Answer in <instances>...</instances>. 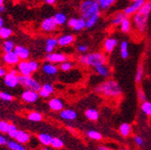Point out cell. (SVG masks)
<instances>
[{"instance_id": "7bdbcfd3", "label": "cell", "mask_w": 151, "mask_h": 150, "mask_svg": "<svg viewBox=\"0 0 151 150\" xmlns=\"http://www.w3.org/2000/svg\"><path fill=\"white\" fill-rule=\"evenodd\" d=\"M137 95H138L139 100L141 103L147 101V95H146L145 92H144L141 88H139V89H138V91H137Z\"/></svg>"}, {"instance_id": "83f0119b", "label": "cell", "mask_w": 151, "mask_h": 150, "mask_svg": "<svg viewBox=\"0 0 151 150\" xmlns=\"http://www.w3.org/2000/svg\"><path fill=\"white\" fill-rule=\"evenodd\" d=\"M128 42L127 41H123L122 42L121 45H120V50H121V57L122 59H127L129 57V50H128Z\"/></svg>"}, {"instance_id": "5bb4252c", "label": "cell", "mask_w": 151, "mask_h": 150, "mask_svg": "<svg viewBox=\"0 0 151 150\" xmlns=\"http://www.w3.org/2000/svg\"><path fill=\"white\" fill-rule=\"evenodd\" d=\"M60 116L61 119L65 120V121H74L77 119V112L73 110L70 109H66V110H62L60 113Z\"/></svg>"}, {"instance_id": "ab89813d", "label": "cell", "mask_w": 151, "mask_h": 150, "mask_svg": "<svg viewBox=\"0 0 151 150\" xmlns=\"http://www.w3.org/2000/svg\"><path fill=\"white\" fill-rule=\"evenodd\" d=\"M143 75H144V69H143V67L141 65H139L138 67V69H137V72H136V76H135V81L137 83H139L143 78Z\"/></svg>"}, {"instance_id": "ac0fdd59", "label": "cell", "mask_w": 151, "mask_h": 150, "mask_svg": "<svg viewBox=\"0 0 151 150\" xmlns=\"http://www.w3.org/2000/svg\"><path fill=\"white\" fill-rule=\"evenodd\" d=\"M118 44V40L117 39H114V38H107L105 39L104 41V50L108 53L111 52L114 48L117 46Z\"/></svg>"}, {"instance_id": "60d3db41", "label": "cell", "mask_w": 151, "mask_h": 150, "mask_svg": "<svg viewBox=\"0 0 151 150\" xmlns=\"http://www.w3.org/2000/svg\"><path fill=\"white\" fill-rule=\"evenodd\" d=\"M17 132H18V128L14 124H10L9 125V128H8V135L12 138V139H15L16 135H17Z\"/></svg>"}, {"instance_id": "9c48e42d", "label": "cell", "mask_w": 151, "mask_h": 150, "mask_svg": "<svg viewBox=\"0 0 151 150\" xmlns=\"http://www.w3.org/2000/svg\"><path fill=\"white\" fill-rule=\"evenodd\" d=\"M21 96L24 102L32 103H35L38 100V98H39V93L33 92L31 90H25L24 92H23Z\"/></svg>"}, {"instance_id": "7dc6e473", "label": "cell", "mask_w": 151, "mask_h": 150, "mask_svg": "<svg viewBox=\"0 0 151 150\" xmlns=\"http://www.w3.org/2000/svg\"><path fill=\"white\" fill-rule=\"evenodd\" d=\"M134 142H135V144H136L137 146H143V144H144L143 139H142L141 137H139V136L134 137Z\"/></svg>"}, {"instance_id": "f907efd6", "label": "cell", "mask_w": 151, "mask_h": 150, "mask_svg": "<svg viewBox=\"0 0 151 150\" xmlns=\"http://www.w3.org/2000/svg\"><path fill=\"white\" fill-rule=\"evenodd\" d=\"M6 70L2 67H0V77H6Z\"/></svg>"}, {"instance_id": "680465c9", "label": "cell", "mask_w": 151, "mask_h": 150, "mask_svg": "<svg viewBox=\"0 0 151 150\" xmlns=\"http://www.w3.org/2000/svg\"><path fill=\"white\" fill-rule=\"evenodd\" d=\"M121 150H129V149H126V148H122V149H121Z\"/></svg>"}, {"instance_id": "74e56055", "label": "cell", "mask_w": 151, "mask_h": 150, "mask_svg": "<svg viewBox=\"0 0 151 150\" xmlns=\"http://www.w3.org/2000/svg\"><path fill=\"white\" fill-rule=\"evenodd\" d=\"M14 48H15V46H14V42H13V41H9V40H7V41H6V42H4V44H3V49H4V50H5V52H6V53H8V52H12V51H14Z\"/></svg>"}, {"instance_id": "bcb514c9", "label": "cell", "mask_w": 151, "mask_h": 150, "mask_svg": "<svg viewBox=\"0 0 151 150\" xmlns=\"http://www.w3.org/2000/svg\"><path fill=\"white\" fill-rule=\"evenodd\" d=\"M28 63H29V67H30L32 73L36 72L38 70V68H39V63L35 60H30V61H28Z\"/></svg>"}, {"instance_id": "8d00e7d4", "label": "cell", "mask_w": 151, "mask_h": 150, "mask_svg": "<svg viewBox=\"0 0 151 150\" xmlns=\"http://www.w3.org/2000/svg\"><path fill=\"white\" fill-rule=\"evenodd\" d=\"M12 34H13V31L10 28L3 27L0 30V38L2 39H8Z\"/></svg>"}, {"instance_id": "f6af8a7d", "label": "cell", "mask_w": 151, "mask_h": 150, "mask_svg": "<svg viewBox=\"0 0 151 150\" xmlns=\"http://www.w3.org/2000/svg\"><path fill=\"white\" fill-rule=\"evenodd\" d=\"M0 99L3 100V101L10 102V101H12L14 98H13V96L10 95V93H6V92H1V93H0Z\"/></svg>"}, {"instance_id": "7c38bea8", "label": "cell", "mask_w": 151, "mask_h": 150, "mask_svg": "<svg viewBox=\"0 0 151 150\" xmlns=\"http://www.w3.org/2000/svg\"><path fill=\"white\" fill-rule=\"evenodd\" d=\"M14 53L18 56V58L22 60V61L27 60L30 56V51L28 49H26L24 46H15L14 48Z\"/></svg>"}, {"instance_id": "4dcf8cb0", "label": "cell", "mask_w": 151, "mask_h": 150, "mask_svg": "<svg viewBox=\"0 0 151 150\" xmlns=\"http://www.w3.org/2000/svg\"><path fill=\"white\" fill-rule=\"evenodd\" d=\"M126 16L124 15L123 13H117L116 14H114V16L112 17L111 19V24L112 25H121L122 22L123 21V19Z\"/></svg>"}, {"instance_id": "30bf717a", "label": "cell", "mask_w": 151, "mask_h": 150, "mask_svg": "<svg viewBox=\"0 0 151 150\" xmlns=\"http://www.w3.org/2000/svg\"><path fill=\"white\" fill-rule=\"evenodd\" d=\"M41 27L45 32H52L57 28V24L53 19V17H48L43 20L41 24Z\"/></svg>"}, {"instance_id": "277c9868", "label": "cell", "mask_w": 151, "mask_h": 150, "mask_svg": "<svg viewBox=\"0 0 151 150\" xmlns=\"http://www.w3.org/2000/svg\"><path fill=\"white\" fill-rule=\"evenodd\" d=\"M100 10L98 0H85L79 6L82 18L86 21L93 15L100 14Z\"/></svg>"}, {"instance_id": "d4e9b609", "label": "cell", "mask_w": 151, "mask_h": 150, "mask_svg": "<svg viewBox=\"0 0 151 150\" xmlns=\"http://www.w3.org/2000/svg\"><path fill=\"white\" fill-rule=\"evenodd\" d=\"M53 19L57 25H63L67 23V16L63 13H57L53 16Z\"/></svg>"}, {"instance_id": "ffe728a7", "label": "cell", "mask_w": 151, "mask_h": 150, "mask_svg": "<svg viewBox=\"0 0 151 150\" xmlns=\"http://www.w3.org/2000/svg\"><path fill=\"white\" fill-rule=\"evenodd\" d=\"M94 70L99 75V76L103 77V78H109L111 76V68L106 65H100L94 67Z\"/></svg>"}, {"instance_id": "484cf974", "label": "cell", "mask_w": 151, "mask_h": 150, "mask_svg": "<svg viewBox=\"0 0 151 150\" xmlns=\"http://www.w3.org/2000/svg\"><path fill=\"white\" fill-rule=\"evenodd\" d=\"M38 139H39L40 142L44 145V146H50L51 144V140H52V137L50 134L47 133H41L38 135Z\"/></svg>"}, {"instance_id": "ba28073f", "label": "cell", "mask_w": 151, "mask_h": 150, "mask_svg": "<svg viewBox=\"0 0 151 150\" xmlns=\"http://www.w3.org/2000/svg\"><path fill=\"white\" fill-rule=\"evenodd\" d=\"M45 59L50 63H63L68 60L66 55L59 52H52L50 54H48Z\"/></svg>"}, {"instance_id": "c3c4849f", "label": "cell", "mask_w": 151, "mask_h": 150, "mask_svg": "<svg viewBox=\"0 0 151 150\" xmlns=\"http://www.w3.org/2000/svg\"><path fill=\"white\" fill-rule=\"evenodd\" d=\"M87 50H88V47H87L86 45L81 44V45H78V50L79 52L85 53V52L87 51Z\"/></svg>"}, {"instance_id": "db71d44e", "label": "cell", "mask_w": 151, "mask_h": 150, "mask_svg": "<svg viewBox=\"0 0 151 150\" xmlns=\"http://www.w3.org/2000/svg\"><path fill=\"white\" fill-rule=\"evenodd\" d=\"M46 3H47V4H49V5H53V4H55V3H56V1H55V0H47Z\"/></svg>"}, {"instance_id": "d6986e66", "label": "cell", "mask_w": 151, "mask_h": 150, "mask_svg": "<svg viewBox=\"0 0 151 150\" xmlns=\"http://www.w3.org/2000/svg\"><path fill=\"white\" fill-rule=\"evenodd\" d=\"M75 41V37L72 34H66L63 35L58 39V43L59 45L65 47V46H68L70 44H72Z\"/></svg>"}, {"instance_id": "8fae6325", "label": "cell", "mask_w": 151, "mask_h": 150, "mask_svg": "<svg viewBox=\"0 0 151 150\" xmlns=\"http://www.w3.org/2000/svg\"><path fill=\"white\" fill-rule=\"evenodd\" d=\"M5 84L6 86L10 88H14L19 85V80H18V76L17 75H13V74H6L5 77Z\"/></svg>"}, {"instance_id": "ee69618b", "label": "cell", "mask_w": 151, "mask_h": 150, "mask_svg": "<svg viewBox=\"0 0 151 150\" xmlns=\"http://www.w3.org/2000/svg\"><path fill=\"white\" fill-rule=\"evenodd\" d=\"M9 123L4 121H1L0 122V131L2 133H7L8 132V128H9Z\"/></svg>"}, {"instance_id": "1f68e13d", "label": "cell", "mask_w": 151, "mask_h": 150, "mask_svg": "<svg viewBox=\"0 0 151 150\" xmlns=\"http://www.w3.org/2000/svg\"><path fill=\"white\" fill-rule=\"evenodd\" d=\"M99 17H100V14H96V15L92 16L91 18H89L88 20H86V28L90 29V28L93 27L97 23V21L99 20Z\"/></svg>"}, {"instance_id": "7402d4cb", "label": "cell", "mask_w": 151, "mask_h": 150, "mask_svg": "<svg viewBox=\"0 0 151 150\" xmlns=\"http://www.w3.org/2000/svg\"><path fill=\"white\" fill-rule=\"evenodd\" d=\"M42 71L49 76H53L58 73V67L51 63H46L42 66Z\"/></svg>"}, {"instance_id": "f1b7e54d", "label": "cell", "mask_w": 151, "mask_h": 150, "mask_svg": "<svg viewBox=\"0 0 151 150\" xmlns=\"http://www.w3.org/2000/svg\"><path fill=\"white\" fill-rule=\"evenodd\" d=\"M120 133L123 137H128L131 132V126L128 123H122L120 126Z\"/></svg>"}, {"instance_id": "6da1fadb", "label": "cell", "mask_w": 151, "mask_h": 150, "mask_svg": "<svg viewBox=\"0 0 151 150\" xmlns=\"http://www.w3.org/2000/svg\"><path fill=\"white\" fill-rule=\"evenodd\" d=\"M151 13V1H146L142 7L134 14L133 22L135 28L139 32H144L147 29V19Z\"/></svg>"}, {"instance_id": "6f0895ef", "label": "cell", "mask_w": 151, "mask_h": 150, "mask_svg": "<svg viewBox=\"0 0 151 150\" xmlns=\"http://www.w3.org/2000/svg\"><path fill=\"white\" fill-rule=\"evenodd\" d=\"M4 5V1L3 0H0V6H3Z\"/></svg>"}, {"instance_id": "91938a15", "label": "cell", "mask_w": 151, "mask_h": 150, "mask_svg": "<svg viewBox=\"0 0 151 150\" xmlns=\"http://www.w3.org/2000/svg\"><path fill=\"white\" fill-rule=\"evenodd\" d=\"M42 150H49V149H47V148H43Z\"/></svg>"}, {"instance_id": "cb8c5ba5", "label": "cell", "mask_w": 151, "mask_h": 150, "mask_svg": "<svg viewBox=\"0 0 151 150\" xmlns=\"http://www.w3.org/2000/svg\"><path fill=\"white\" fill-rule=\"evenodd\" d=\"M85 115H86V117L89 121H97L98 118H99V112H98V111H96V109H88V110L86 111Z\"/></svg>"}, {"instance_id": "8992f818", "label": "cell", "mask_w": 151, "mask_h": 150, "mask_svg": "<svg viewBox=\"0 0 151 150\" xmlns=\"http://www.w3.org/2000/svg\"><path fill=\"white\" fill-rule=\"evenodd\" d=\"M145 2L146 1H144V0H135V1H133L129 6H127L124 9V11H123L124 15L129 16L131 14H135L142 7V6L145 4Z\"/></svg>"}, {"instance_id": "e575fe53", "label": "cell", "mask_w": 151, "mask_h": 150, "mask_svg": "<svg viewBox=\"0 0 151 150\" xmlns=\"http://www.w3.org/2000/svg\"><path fill=\"white\" fill-rule=\"evenodd\" d=\"M141 111L146 115L151 117V103L147 101L141 103Z\"/></svg>"}, {"instance_id": "11a10c76", "label": "cell", "mask_w": 151, "mask_h": 150, "mask_svg": "<svg viewBox=\"0 0 151 150\" xmlns=\"http://www.w3.org/2000/svg\"><path fill=\"white\" fill-rule=\"evenodd\" d=\"M6 11V6L3 5V6H0V12L1 13H4Z\"/></svg>"}, {"instance_id": "5b68a950", "label": "cell", "mask_w": 151, "mask_h": 150, "mask_svg": "<svg viewBox=\"0 0 151 150\" xmlns=\"http://www.w3.org/2000/svg\"><path fill=\"white\" fill-rule=\"evenodd\" d=\"M18 80H19V84L26 87L27 90H31L38 93L42 89V85L35 79L32 78L31 77H24L20 75V76H18Z\"/></svg>"}, {"instance_id": "9a60e30c", "label": "cell", "mask_w": 151, "mask_h": 150, "mask_svg": "<svg viewBox=\"0 0 151 150\" xmlns=\"http://www.w3.org/2000/svg\"><path fill=\"white\" fill-rule=\"evenodd\" d=\"M49 106L52 111H62L64 108V103L60 98H52L49 101Z\"/></svg>"}, {"instance_id": "7a4b0ae2", "label": "cell", "mask_w": 151, "mask_h": 150, "mask_svg": "<svg viewBox=\"0 0 151 150\" xmlns=\"http://www.w3.org/2000/svg\"><path fill=\"white\" fill-rule=\"evenodd\" d=\"M94 90H96V92L101 93V95L109 97H118L122 93V90L118 82L112 79H109L104 82L102 85L94 88Z\"/></svg>"}, {"instance_id": "f5cc1de1", "label": "cell", "mask_w": 151, "mask_h": 150, "mask_svg": "<svg viewBox=\"0 0 151 150\" xmlns=\"http://www.w3.org/2000/svg\"><path fill=\"white\" fill-rule=\"evenodd\" d=\"M4 27V20L2 17H0V30Z\"/></svg>"}, {"instance_id": "4fadbf2b", "label": "cell", "mask_w": 151, "mask_h": 150, "mask_svg": "<svg viewBox=\"0 0 151 150\" xmlns=\"http://www.w3.org/2000/svg\"><path fill=\"white\" fill-rule=\"evenodd\" d=\"M4 61L8 65H16V64H19L20 59L18 58V56L14 53V51H12L8 53H5Z\"/></svg>"}, {"instance_id": "b9f144b4", "label": "cell", "mask_w": 151, "mask_h": 150, "mask_svg": "<svg viewBox=\"0 0 151 150\" xmlns=\"http://www.w3.org/2000/svg\"><path fill=\"white\" fill-rule=\"evenodd\" d=\"M72 67H73V63L70 62V61H65V62L61 63L60 66V68L62 71H64V72L70 70Z\"/></svg>"}, {"instance_id": "e0dca14e", "label": "cell", "mask_w": 151, "mask_h": 150, "mask_svg": "<svg viewBox=\"0 0 151 150\" xmlns=\"http://www.w3.org/2000/svg\"><path fill=\"white\" fill-rule=\"evenodd\" d=\"M53 92H54L53 86L50 84L46 83V84L42 85V89L39 92V96H42L43 98H47L51 95V93H53Z\"/></svg>"}, {"instance_id": "603a6c76", "label": "cell", "mask_w": 151, "mask_h": 150, "mask_svg": "<svg viewBox=\"0 0 151 150\" xmlns=\"http://www.w3.org/2000/svg\"><path fill=\"white\" fill-rule=\"evenodd\" d=\"M58 39L56 38H49L48 40H46V52L48 54L52 53V51L54 50L55 47L58 45Z\"/></svg>"}, {"instance_id": "d590c367", "label": "cell", "mask_w": 151, "mask_h": 150, "mask_svg": "<svg viewBox=\"0 0 151 150\" xmlns=\"http://www.w3.org/2000/svg\"><path fill=\"white\" fill-rule=\"evenodd\" d=\"M6 145L11 150H26V148L24 146L14 141H8Z\"/></svg>"}, {"instance_id": "44dd1931", "label": "cell", "mask_w": 151, "mask_h": 150, "mask_svg": "<svg viewBox=\"0 0 151 150\" xmlns=\"http://www.w3.org/2000/svg\"><path fill=\"white\" fill-rule=\"evenodd\" d=\"M17 142H19V144H24L27 143L30 140V134L25 132L24 130H18L17 135L14 139Z\"/></svg>"}, {"instance_id": "3957f363", "label": "cell", "mask_w": 151, "mask_h": 150, "mask_svg": "<svg viewBox=\"0 0 151 150\" xmlns=\"http://www.w3.org/2000/svg\"><path fill=\"white\" fill-rule=\"evenodd\" d=\"M78 60L84 66L96 67L100 65H104L107 62V58L102 52H92L80 56Z\"/></svg>"}, {"instance_id": "f35d334b", "label": "cell", "mask_w": 151, "mask_h": 150, "mask_svg": "<svg viewBox=\"0 0 151 150\" xmlns=\"http://www.w3.org/2000/svg\"><path fill=\"white\" fill-rule=\"evenodd\" d=\"M50 146L54 148H57V149H60L64 146V142L63 140H61L59 138H53L52 140H51V144Z\"/></svg>"}, {"instance_id": "9f6ffc18", "label": "cell", "mask_w": 151, "mask_h": 150, "mask_svg": "<svg viewBox=\"0 0 151 150\" xmlns=\"http://www.w3.org/2000/svg\"><path fill=\"white\" fill-rule=\"evenodd\" d=\"M9 73H10V74H13V75H17V72H16V70H14V69H12Z\"/></svg>"}, {"instance_id": "f546056e", "label": "cell", "mask_w": 151, "mask_h": 150, "mask_svg": "<svg viewBox=\"0 0 151 150\" xmlns=\"http://www.w3.org/2000/svg\"><path fill=\"white\" fill-rule=\"evenodd\" d=\"M130 29H131V22H130V20L129 19V18L126 16L123 19V21L122 22V24H121V30H122V32L127 33V32H129L130 31Z\"/></svg>"}, {"instance_id": "681fc988", "label": "cell", "mask_w": 151, "mask_h": 150, "mask_svg": "<svg viewBox=\"0 0 151 150\" xmlns=\"http://www.w3.org/2000/svg\"><path fill=\"white\" fill-rule=\"evenodd\" d=\"M7 140H6V139L4 137V136H2V135H0V145H6V144H7Z\"/></svg>"}, {"instance_id": "836d02e7", "label": "cell", "mask_w": 151, "mask_h": 150, "mask_svg": "<svg viewBox=\"0 0 151 150\" xmlns=\"http://www.w3.org/2000/svg\"><path fill=\"white\" fill-rule=\"evenodd\" d=\"M86 135L89 139H93V140H101L103 139V136L101 135V133H99L96 130H89L87 131Z\"/></svg>"}, {"instance_id": "2e32d148", "label": "cell", "mask_w": 151, "mask_h": 150, "mask_svg": "<svg viewBox=\"0 0 151 150\" xmlns=\"http://www.w3.org/2000/svg\"><path fill=\"white\" fill-rule=\"evenodd\" d=\"M18 71L21 73V76H24V77H31L32 71L30 69L29 67V63L28 61H21L18 64Z\"/></svg>"}, {"instance_id": "94428289", "label": "cell", "mask_w": 151, "mask_h": 150, "mask_svg": "<svg viewBox=\"0 0 151 150\" xmlns=\"http://www.w3.org/2000/svg\"><path fill=\"white\" fill-rule=\"evenodd\" d=\"M0 122H1V121H0Z\"/></svg>"}, {"instance_id": "816d5d0a", "label": "cell", "mask_w": 151, "mask_h": 150, "mask_svg": "<svg viewBox=\"0 0 151 150\" xmlns=\"http://www.w3.org/2000/svg\"><path fill=\"white\" fill-rule=\"evenodd\" d=\"M97 150H111L109 147H107V146H98V148H97Z\"/></svg>"}, {"instance_id": "4316f807", "label": "cell", "mask_w": 151, "mask_h": 150, "mask_svg": "<svg viewBox=\"0 0 151 150\" xmlns=\"http://www.w3.org/2000/svg\"><path fill=\"white\" fill-rule=\"evenodd\" d=\"M98 3H99L100 9L106 11L111 6H113L115 4V0H98Z\"/></svg>"}, {"instance_id": "d6a6232c", "label": "cell", "mask_w": 151, "mask_h": 150, "mask_svg": "<svg viewBox=\"0 0 151 150\" xmlns=\"http://www.w3.org/2000/svg\"><path fill=\"white\" fill-rule=\"evenodd\" d=\"M28 120L31 121H34V122H39L42 120V115L40 113V112L32 111L28 115Z\"/></svg>"}, {"instance_id": "52a82bcc", "label": "cell", "mask_w": 151, "mask_h": 150, "mask_svg": "<svg viewBox=\"0 0 151 150\" xmlns=\"http://www.w3.org/2000/svg\"><path fill=\"white\" fill-rule=\"evenodd\" d=\"M68 27L72 28L74 31L79 32L83 29L86 28V20H84L83 18H70L68 21Z\"/></svg>"}]
</instances>
